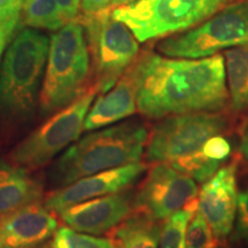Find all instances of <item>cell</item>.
Returning <instances> with one entry per match:
<instances>
[{
  "mask_svg": "<svg viewBox=\"0 0 248 248\" xmlns=\"http://www.w3.org/2000/svg\"><path fill=\"white\" fill-rule=\"evenodd\" d=\"M132 1H136V0H113V4H111V6L119 7V6L130 4V2H132Z\"/></svg>",
  "mask_w": 248,
  "mask_h": 248,
  "instance_id": "cell-30",
  "label": "cell"
},
{
  "mask_svg": "<svg viewBox=\"0 0 248 248\" xmlns=\"http://www.w3.org/2000/svg\"><path fill=\"white\" fill-rule=\"evenodd\" d=\"M239 151L241 156L248 163V117L239 126Z\"/></svg>",
  "mask_w": 248,
  "mask_h": 248,
  "instance_id": "cell-29",
  "label": "cell"
},
{
  "mask_svg": "<svg viewBox=\"0 0 248 248\" xmlns=\"http://www.w3.org/2000/svg\"><path fill=\"white\" fill-rule=\"evenodd\" d=\"M130 69L137 88V108L148 119L215 113L229 102L225 61L221 54L178 59L144 52Z\"/></svg>",
  "mask_w": 248,
  "mask_h": 248,
  "instance_id": "cell-1",
  "label": "cell"
},
{
  "mask_svg": "<svg viewBox=\"0 0 248 248\" xmlns=\"http://www.w3.org/2000/svg\"><path fill=\"white\" fill-rule=\"evenodd\" d=\"M245 44H248V2H238L194 29L162 40L157 49L169 58L201 59Z\"/></svg>",
  "mask_w": 248,
  "mask_h": 248,
  "instance_id": "cell-9",
  "label": "cell"
},
{
  "mask_svg": "<svg viewBox=\"0 0 248 248\" xmlns=\"http://www.w3.org/2000/svg\"><path fill=\"white\" fill-rule=\"evenodd\" d=\"M230 0H136L111 12L138 42L169 36L203 22Z\"/></svg>",
  "mask_w": 248,
  "mask_h": 248,
  "instance_id": "cell-6",
  "label": "cell"
},
{
  "mask_svg": "<svg viewBox=\"0 0 248 248\" xmlns=\"http://www.w3.org/2000/svg\"><path fill=\"white\" fill-rule=\"evenodd\" d=\"M98 93V89L91 85L75 101L52 114L14 147L12 163L26 170L39 168L76 141L84 131L85 117Z\"/></svg>",
  "mask_w": 248,
  "mask_h": 248,
  "instance_id": "cell-8",
  "label": "cell"
},
{
  "mask_svg": "<svg viewBox=\"0 0 248 248\" xmlns=\"http://www.w3.org/2000/svg\"><path fill=\"white\" fill-rule=\"evenodd\" d=\"M58 219L39 201L0 217V248H32L54 234Z\"/></svg>",
  "mask_w": 248,
  "mask_h": 248,
  "instance_id": "cell-14",
  "label": "cell"
},
{
  "mask_svg": "<svg viewBox=\"0 0 248 248\" xmlns=\"http://www.w3.org/2000/svg\"><path fill=\"white\" fill-rule=\"evenodd\" d=\"M248 238V188L238 194L237 214L232 240H246Z\"/></svg>",
  "mask_w": 248,
  "mask_h": 248,
  "instance_id": "cell-23",
  "label": "cell"
},
{
  "mask_svg": "<svg viewBox=\"0 0 248 248\" xmlns=\"http://www.w3.org/2000/svg\"><path fill=\"white\" fill-rule=\"evenodd\" d=\"M43 188L26 169L0 161V217L42 199Z\"/></svg>",
  "mask_w": 248,
  "mask_h": 248,
  "instance_id": "cell-16",
  "label": "cell"
},
{
  "mask_svg": "<svg viewBox=\"0 0 248 248\" xmlns=\"http://www.w3.org/2000/svg\"><path fill=\"white\" fill-rule=\"evenodd\" d=\"M89 52L92 58L94 83L100 93L107 92L132 66L138 57L139 44L131 30L113 17L111 12L102 11L83 15Z\"/></svg>",
  "mask_w": 248,
  "mask_h": 248,
  "instance_id": "cell-7",
  "label": "cell"
},
{
  "mask_svg": "<svg viewBox=\"0 0 248 248\" xmlns=\"http://www.w3.org/2000/svg\"><path fill=\"white\" fill-rule=\"evenodd\" d=\"M160 221L133 210L119 225L108 232L115 248H159Z\"/></svg>",
  "mask_w": 248,
  "mask_h": 248,
  "instance_id": "cell-17",
  "label": "cell"
},
{
  "mask_svg": "<svg viewBox=\"0 0 248 248\" xmlns=\"http://www.w3.org/2000/svg\"><path fill=\"white\" fill-rule=\"evenodd\" d=\"M51 248H115L110 238L79 233L69 226H61L54 232Z\"/></svg>",
  "mask_w": 248,
  "mask_h": 248,
  "instance_id": "cell-21",
  "label": "cell"
},
{
  "mask_svg": "<svg viewBox=\"0 0 248 248\" xmlns=\"http://www.w3.org/2000/svg\"><path fill=\"white\" fill-rule=\"evenodd\" d=\"M23 0H0V23L21 15Z\"/></svg>",
  "mask_w": 248,
  "mask_h": 248,
  "instance_id": "cell-26",
  "label": "cell"
},
{
  "mask_svg": "<svg viewBox=\"0 0 248 248\" xmlns=\"http://www.w3.org/2000/svg\"><path fill=\"white\" fill-rule=\"evenodd\" d=\"M146 169V163L135 162L85 176L51 192L45 200V207L51 212L59 213L83 201L125 191Z\"/></svg>",
  "mask_w": 248,
  "mask_h": 248,
  "instance_id": "cell-11",
  "label": "cell"
},
{
  "mask_svg": "<svg viewBox=\"0 0 248 248\" xmlns=\"http://www.w3.org/2000/svg\"><path fill=\"white\" fill-rule=\"evenodd\" d=\"M197 210L198 199H195L184 209L164 219L161 225L159 248H186V230Z\"/></svg>",
  "mask_w": 248,
  "mask_h": 248,
  "instance_id": "cell-20",
  "label": "cell"
},
{
  "mask_svg": "<svg viewBox=\"0 0 248 248\" xmlns=\"http://www.w3.org/2000/svg\"><path fill=\"white\" fill-rule=\"evenodd\" d=\"M137 110V88L132 71L129 69L107 92L93 102L84 121V130H97L120 122Z\"/></svg>",
  "mask_w": 248,
  "mask_h": 248,
  "instance_id": "cell-15",
  "label": "cell"
},
{
  "mask_svg": "<svg viewBox=\"0 0 248 248\" xmlns=\"http://www.w3.org/2000/svg\"><path fill=\"white\" fill-rule=\"evenodd\" d=\"M18 22H20V16L6 21L4 23H0V60L5 53L6 47L15 35Z\"/></svg>",
  "mask_w": 248,
  "mask_h": 248,
  "instance_id": "cell-25",
  "label": "cell"
},
{
  "mask_svg": "<svg viewBox=\"0 0 248 248\" xmlns=\"http://www.w3.org/2000/svg\"><path fill=\"white\" fill-rule=\"evenodd\" d=\"M186 248H217V239L206 218L197 210L186 230Z\"/></svg>",
  "mask_w": 248,
  "mask_h": 248,
  "instance_id": "cell-22",
  "label": "cell"
},
{
  "mask_svg": "<svg viewBox=\"0 0 248 248\" xmlns=\"http://www.w3.org/2000/svg\"><path fill=\"white\" fill-rule=\"evenodd\" d=\"M21 13L24 24L36 29L57 31L67 23L57 0H23Z\"/></svg>",
  "mask_w": 248,
  "mask_h": 248,
  "instance_id": "cell-19",
  "label": "cell"
},
{
  "mask_svg": "<svg viewBox=\"0 0 248 248\" xmlns=\"http://www.w3.org/2000/svg\"><path fill=\"white\" fill-rule=\"evenodd\" d=\"M48 48L47 37L31 28L12 38L0 68V105L11 116L32 114Z\"/></svg>",
  "mask_w": 248,
  "mask_h": 248,
  "instance_id": "cell-5",
  "label": "cell"
},
{
  "mask_svg": "<svg viewBox=\"0 0 248 248\" xmlns=\"http://www.w3.org/2000/svg\"><path fill=\"white\" fill-rule=\"evenodd\" d=\"M90 52L84 27L70 21L49 39L47 64L39 94L40 113L52 115L88 91Z\"/></svg>",
  "mask_w": 248,
  "mask_h": 248,
  "instance_id": "cell-4",
  "label": "cell"
},
{
  "mask_svg": "<svg viewBox=\"0 0 248 248\" xmlns=\"http://www.w3.org/2000/svg\"><path fill=\"white\" fill-rule=\"evenodd\" d=\"M197 182L166 163H155L133 198V210L147 214L156 221L184 209L198 199Z\"/></svg>",
  "mask_w": 248,
  "mask_h": 248,
  "instance_id": "cell-10",
  "label": "cell"
},
{
  "mask_svg": "<svg viewBox=\"0 0 248 248\" xmlns=\"http://www.w3.org/2000/svg\"><path fill=\"white\" fill-rule=\"evenodd\" d=\"M237 204V162L233 161L203 182L198 195V210L219 241L225 240L233 231Z\"/></svg>",
  "mask_w": 248,
  "mask_h": 248,
  "instance_id": "cell-12",
  "label": "cell"
},
{
  "mask_svg": "<svg viewBox=\"0 0 248 248\" xmlns=\"http://www.w3.org/2000/svg\"><path fill=\"white\" fill-rule=\"evenodd\" d=\"M113 4V0H82L80 9L84 15H92L106 11Z\"/></svg>",
  "mask_w": 248,
  "mask_h": 248,
  "instance_id": "cell-28",
  "label": "cell"
},
{
  "mask_svg": "<svg viewBox=\"0 0 248 248\" xmlns=\"http://www.w3.org/2000/svg\"><path fill=\"white\" fill-rule=\"evenodd\" d=\"M229 101L234 111L248 108V44L228 49L224 55Z\"/></svg>",
  "mask_w": 248,
  "mask_h": 248,
  "instance_id": "cell-18",
  "label": "cell"
},
{
  "mask_svg": "<svg viewBox=\"0 0 248 248\" xmlns=\"http://www.w3.org/2000/svg\"><path fill=\"white\" fill-rule=\"evenodd\" d=\"M133 212V197L122 191L83 201L59 212L69 228L92 235L108 233Z\"/></svg>",
  "mask_w": 248,
  "mask_h": 248,
  "instance_id": "cell-13",
  "label": "cell"
},
{
  "mask_svg": "<svg viewBox=\"0 0 248 248\" xmlns=\"http://www.w3.org/2000/svg\"><path fill=\"white\" fill-rule=\"evenodd\" d=\"M246 243H247V246H248V238L246 239Z\"/></svg>",
  "mask_w": 248,
  "mask_h": 248,
  "instance_id": "cell-33",
  "label": "cell"
},
{
  "mask_svg": "<svg viewBox=\"0 0 248 248\" xmlns=\"http://www.w3.org/2000/svg\"><path fill=\"white\" fill-rule=\"evenodd\" d=\"M32 248H51V246L48 245H46V246H39V247H32Z\"/></svg>",
  "mask_w": 248,
  "mask_h": 248,
  "instance_id": "cell-32",
  "label": "cell"
},
{
  "mask_svg": "<svg viewBox=\"0 0 248 248\" xmlns=\"http://www.w3.org/2000/svg\"><path fill=\"white\" fill-rule=\"evenodd\" d=\"M229 128L230 120L219 111L164 117L148 132L145 159L169 164L197 183H203L222 164L204 156L203 145L213 136L228 133Z\"/></svg>",
  "mask_w": 248,
  "mask_h": 248,
  "instance_id": "cell-2",
  "label": "cell"
},
{
  "mask_svg": "<svg viewBox=\"0 0 248 248\" xmlns=\"http://www.w3.org/2000/svg\"><path fill=\"white\" fill-rule=\"evenodd\" d=\"M231 144L225 135L213 136L203 145L202 153L210 160L222 163L231 155Z\"/></svg>",
  "mask_w": 248,
  "mask_h": 248,
  "instance_id": "cell-24",
  "label": "cell"
},
{
  "mask_svg": "<svg viewBox=\"0 0 248 248\" xmlns=\"http://www.w3.org/2000/svg\"><path fill=\"white\" fill-rule=\"evenodd\" d=\"M57 2L67 23L78 20L82 0H57Z\"/></svg>",
  "mask_w": 248,
  "mask_h": 248,
  "instance_id": "cell-27",
  "label": "cell"
},
{
  "mask_svg": "<svg viewBox=\"0 0 248 248\" xmlns=\"http://www.w3.org/2000/svg\"><path fill=\"white\" fill-rule=\"evenodd\" d=\"M147 137V128L137 120L89 133L59 157L52 168V182L63 187L85 176L140 162Z\"/></svg>",
  "mask_w": 248,
  "mask_h": 248,
  "instance_id": "cell-3",
  "label": "cell"
},
{
  "mask_svg": "<svg viewBox=\"0 0 248 248\" xmlns=\"http://www.w3.org/2000/svg\"><path fill=\"white\" fill-rule=\"evenodd\" d=\"M217 248H230V247H229V245L226 244L225 241H223L222 244L219 243V245H218V246H217Z\"/></svg>",
  "mask_w": 248,
  "mask_h": 248,
  "instance_id": "cell-31",
  "label": "cell"
}]
</instances>
